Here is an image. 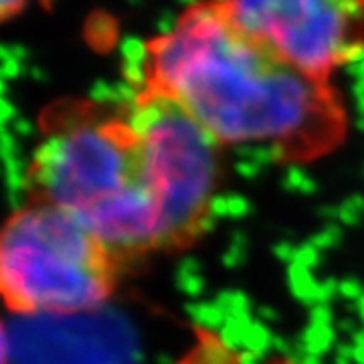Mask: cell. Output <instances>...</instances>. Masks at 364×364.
<instances>
[{
	"label": "cell",
	"instance_id": "obj_1",
	"mask_svg": "<svg viewBox=\"0 0 364 364\" xmlns=\"http://www.w3.org/2000/svg\"><path fill=\"white\" fill-rule=\"evenodd\" d=\"M148 91L178 104L219 144L322 148L338 107L322 81L279 63L243 35L223 4H198L146 51Z\"/></svg>",
	"mask_w": 364,
	"mask_h": 364
},
{
	"label": "cell",
	"instance_id": "obj_2",
	"mask_svg": "<svg viewBox=\"0 0 364 364\" xmlns=\"http://www.w3.org/2000/svg\"><path fill=\"white\" fill-rule=\"evenodd\" d=\"M112 286L114 257L77 217L37 200L4 225L0 287L16 312L91 310Z\"/></svg>",
	"mask_w": 364,
	"mask_h": 364
},
{
	"label": "cell",
	"instance_id": "obj_3",
	"mask_svg": "<svg viewBox=\"0 0 364 364\" xmlns=\"http://www.w3.org/2000/svg\"><path fill=\"white\" fill-rule=\"evenodd\" d=\"M138 174L156 203L164 243L195 235L217 186V142L195 117L168 97L146 91L128 116Z\"/></svg>",
	"mask_w": 364,
	"mask_h": 364
},
{
	"label": "cell",
	"instance_id": "obj_4",
	"mask_svg": "<svg viewBox=\"0 0 364 364\" xmlns=\"http://www.w3.org/2000/svg\"><path fill=\"white\" fill-rule=\"evenodd\" d=\"M41 203L83 217L140 184L128 119H83L53 132L33 160Z\"/></svg>",
	"mask_w": 364,
	"mask_h": 364
},
{
	"label": "cell",
	"instance_id": "obj_5",
	"mask_svg": "<svg viewBox=\"0 0 364 364\" xmlns=\"http://www.w3.org/2000/svg\"><path fill=\"white\" fill-rule=\"evenodd\" d=\"M235 26L279 63L322 81L356 49L364 4L328 0H241L223 4Z\"/></svg>",
	"mask_w": 364,
	"mask_h": 364
},
{
	"label": "cell",
	"instance_id": "obj_6",
	"mask_svg": "<svg viewBox=\"0 0 364 364\" xmlns=\"http://www.w3.org/2000/svg\"><path fill=\"white\" fill-rule=\"evenodd\" d=\"M272 364H289V363H272Z\"/></svg>",
	"mask_w": 364,
	"mask_h": 364
}]
</instances>
